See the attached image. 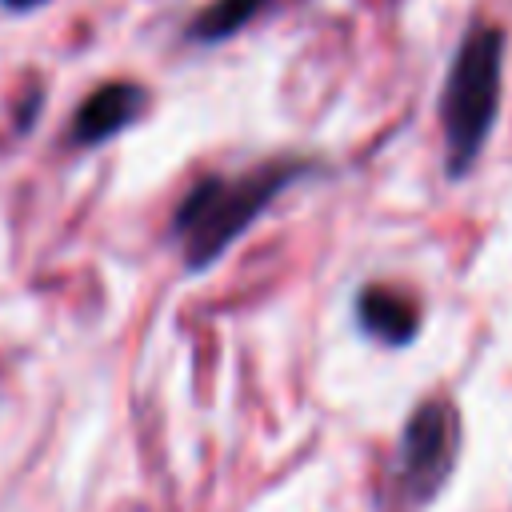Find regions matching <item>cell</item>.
I'll list each match as a JSON object with an SVG mask.
<instances>
[{
	"label": "cell",
	"instance_id": "obj_2",
	"mask_svg": "<svg viewBox=\"0 0 512 512\" xmlns=\"http://www.w3.org/2000/svg\"><path fill=\"white\" fill-rule=\"evenodd\" d=\"M500 80H504V28L476 20L464 32L440 88V132H444L448 176H464L476 164L480 148L488 144L500 108Z\"/></svg>",
	"mask_w": 512,
	"mask_h": 512
},
{
	"label": "cell",
	"instance_id": "obj_4",
	"mask_svg": "<svg viewBox=\"0 0 512 512\" xmlns=\"http://www.w3.org/2000/svg\"><path fill=\"white\" fill-rule=\"evenodd\" d=\"M148 108V88L136 80H108L100 88H92L76 112H72V128H68V144L72 148H100L112 136H120L124 128H132Z\"/></svg>",
	"mask_w": 512,
	"mask_h": 512
},
{
	"label": "cell",
	"instance_id": "obj_3",
	"mask_svg": "<svg viewBox=\"0 0 512 512\" xmlns=\"http://www.w3.org/2000/svg\"><path fill=\"white\" fill-rule=\"evenodd\" d=\"M460 456V416L448 400H424L396 444V464H392V484L400 496V508L412 512L428 504L444 480L452 476Z\"/></svg>",
	"mask_w": 512,
	"mask_h": 512
},
{
	"label": "cell",
	"instance_id": "obj_1",
	"mask_svg": "<svg viewBox=\"0 0 512 512\" xmlns=\"http://www.w3.org/2000/svg\"><path fill=\"white\" fill-rule=\"evenodd\" d=\"M316 164L304 156H276L244 172H204L184 188L172 208L168 236L180 248L188 272H208L296 180L312 176Z\"/></svg>",
	"mask_w": 512,
	"mask_h": 512
},
{
	"label": "cell",
	"instance_id": "obj_7",
	"mask_svg": "<svg viewBox=\"0 0 512 512\" xmlns=\"http://www.w3.org/2000/svg\"><path fill=\"white\" fill-rule=\"evenodd\" d=\"M8 12H36V8H44L48 0H0Z\"/></svg>",
	"mask_w": 512,
	"mask_h": 512
},
{
	"label": "cell",
	"instance_id": "obj_5",
	"mask_svg": "<svg viewBox=\"0 0 512 512\" xmlns=\"http://www.w3.org/2000/svg\"><path fill=\"white\" fill-rule=\"evenodd\" d=\"M356 324L384 348H404L420 332V304L404 288L392 284H364L356 292Z\"/></svg>",
	"mask_w": 512,
	"mask_h": 512
},
{
	"label": "cell",
	"instance_id": "obj_6",
	"mask_svg": "<svg viewBox=\"0 0 512 512\" xmlns=\"http://www.w3.org/2000/svg\"><path fill=\"white\" fill-rule=\"evenodd\" d=\"M264 8H268V0H212L192 16L188 40L192 44H220V40L236 36L240 28H248Z\"/></svg>",
	"mask_w": 512,
	"mask_h": 512
}]
</instances>
